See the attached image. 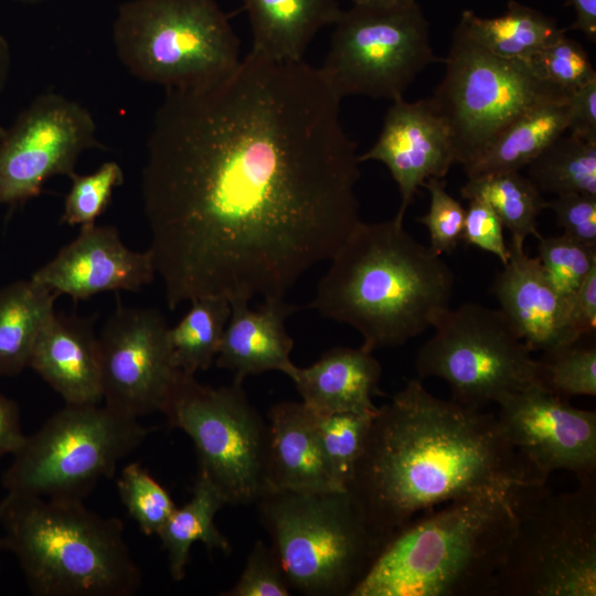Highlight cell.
Segmentation results:
<instances>
[{"instance_id":"836d02e7","label":"cell","mask_w":596,"mask_h":596,"mask_svg":"<svg viewBox=\"0 0 596 596\" xmlns=\"http://www.w3.org/2000/svg\"><path fill=\"white\" fill-rule=\"evenodd\" d=\"M117 490L128 515L146 535H157L177 508L166 488L138 462L123 468Z\"/></svg>"},{"instance_id":"ffe728a7","label":"cell","mask_w":596,"mask_h":596,"mask_svg":"<svg viewBox=\"0 0 596 596\" xmlns=\"http://www.w3.org/2000/svg\"><path fill=\"white\" fill-rule=\"evenodd\" d=\"M29 368L65 404L103 401L99 344L93 318L54 312L36 338Z\"/></svg>"},{"instance_id":"d6986e66","label":"cell","mask_w":596,"mask_h":596,"mask_svg":"<svg viewBox=\"0 0 596 596\" xmlns=\"http://www.w3.org/2000/svg\"><path fill=\"white\" fill-rule=\"evenodd\" d=\"M509 259L496 275L491 290L499 309L531 352L575 342L568 323V301L554 289L538 257L524 242L511 237Z\"/></svg>"},{"instance_id":"f6af8a7d","label":"cell","mask_w":596,"mask_h":596,"mask_svg":"<svg viewBox=\"0 0 596 596\" xmlns=\"http://www.w3.org/2000/svg\"><path fill=\"white\" fill-rule=\"evenodd\" d=\"M575 13L571 30L582 32L589 41H596V0H567Z\"/></svg>"},{"instance_id":"9c48e42d","label":"cell","mask_w":596,"mask_h":596,"mask_svg":"<svg viewBox=\"0 0 596 596\" xmlns=\"http://www.w3.org/2000/svg\"><path fill=\"white\" fill-rule=\"evenodd\" d=\"M149 433L139 418L105 404H65L25 437L2 486L7 492L84 500Z\"/></svg>"},{"instance_id":"7c38bea8","label":"cell","mask_w":596,"mask_h":596,"mask_svg":"<svg viewBox=\"0 0 596 596\" xmlns=\"http://www.w3.org/2000/svg\"><path fill=\"white\" fill-rule=\"evenodd\" d=\"M418 349L419 379L446 381L453 401L475 409L536 383V359L500 309L477 302L444 309Z\"/></svg>"},{"instance_id":"6da1fadb","label":"cell","mask_w":596,"mask_h":596,"mask_svg":"<svg viewBox=\"0 0 596 596\" xmlns=\"http://www.w3.org/2000/svg\"><path fill=\"white\" fill-rule=\"evenodd\" d=\"M340 102L319 68L253 51L213 84L166 89L141 194L169 309L283 298L336 254L361 221Z\"/></svg>"},{"instance_id":"484cf974","label":"cell","mask_w":596,"mask_h":596,"mask_svg":"<svg viewBox=\"0 0 596 596\" xmlns=\"http://www.w3.org/2000/svg\"><path fill=\"white\" fill-rule=\"evenodd\" d=\"M457 29L492 54L522 61H529L566 33L553 18L514 0L509 1L507 11L496 18L462 11Z\"/></svg>"},{"instance_id":"603a6c76","label":"cell","mask_w":596,"mask_h":596,"mask_svg":"<svg viewBox=\"0 0 596 596\" xmlns=\"http://www.w3.org/2000/svg\"><path fill=\"white\" fill-rule=\"evenodd\" d=\"M382 368L373 352L360 347H336L306 368L296 366L289 376L301 402L318 414L376 413L372 396Z\"/></svg>"},{"instance_id":"8fae6325","label":"cell","mask_w":596,"mask_h":596,"mask_svg":"<svg viewBox=\"0 0 596 596\" xmlns=\"http://www.w3.org/2000/svg\"><path fill=\"white\" fill-rule=\"evenodd\" d=\"M333 24L319 71L340 99L364 95L393 102L429 64L443 62L416 0L353 3Z\"/></svg>"},{"instance_id":"d590c367","label":"cell","mask_w":596,"mask_h":596,"mask_svg":"<svg viewBox=\"0 0 596 596\" xmlns=\"http://www.w3.org/2000/svg\"><path fill=\"white\" fill-rule=\"evenodd\" d=\"M65 196L61 223L81 227L96 224L110 204L114 189L124 182V172L116 161L104 162L91 174L74 173Z\"/></svg>"},{"instance_id":"ac0fdd59","label":"cell","mask_w":596,"mask_h":596,"mask_svg":"<svg viewBox=\"0 0 596 596\" xmlns=\"http://www.w3.org/2000/svg\"><path fill=\"white\" fill-rule=\"evenodd\" d=\"M156 275L149 251L135 252L113 225L81 227L76 238L38 269L32 278L74 301L116 290H139Z\"/></svg>"},{"instance_id":"277c9868","label":"cell","mask_w":596,"mask_h":596,"mask_svg":"<svg viewBox=\"0 0 596 596\" xmlns=\"http://www.w3.org/2000/svg\"><path fill=\"white\" fill-rule=\"evenodd\" d=\"M515 528L509 490L449 501L391 536L350 596H492Z\"/></svg>"},{"instance_id":"f35d334b","label":"cell","mask_w":596,"mask_h":596,"mask_svg":"<svg viewBox=\"0 0 596 596\" xmlns=\"http://www.w3.org/2000/svg\"><path fill=\"white\" fill-rule=\"evenodd\" d=\"M291 588L272 546L257 540L238 581L224 596H288Z\"/></svg>"},{"instance_id":"60d3db41","label":"cell","mask_w":596,"mask_h":596,"mask_svg":"<svg viewBox=\"0 0 596 596\" xmlns=\"http://www.w3.org/2000/svg\"><path fill=\"white\" fill-rule=\"evenodd\" d=\"M564 234L585 244L596 245V194L567 193L547 202Z\"/></svg>"},{"instance_id":"9a60e30c","label":"cell","mask_w":596,"mask_h":596,"mask_svg":"<svg viewBox=\"0 0 596 596\" xmlns=\"http://www.w3.org/2000/svg\"><path fill=\"white\" fill-rule=\"evenodd\" d=\"M104 404L139 418L162 412L181 371L156 309L118 305L98 336Z\"/></svg>"},{"instance_id":"3957f363","label":"cell","mask_w":596,"mask_h":596,"mask_svg":"<svg viewBox=\"0 0 596 596\" xmlns=\"http://www.w3.org/2000/svg\"><path fill=\"white\" fill-rule=\"evenodd\" d=\"M329 260L311 307L354 328L372 352L418 337L449 307L453 270L395 216L360 221Z\"/></svg>"},{"instance_id":"c3c4849f","label":"cell","mask_w":596,"mask_h":596,"mask_svg":"<svg viewBox=\"0 0 596 596\" xmlns=\"http://www.w3.org/2000/svg\"><path fill=\"white\" fill-rule=\"evenodd\" d=\"M17 1L26 2V3H38V2H43L47 0H17Z\"/></svg>"},{"instance_id":"7402d4cb","label":"cell","mask_w":596,"mask_h":596,"mask_svg":"<svg viewBox=\"0 0 596 596\" xmlns=\"http://www.w3.org/2000/svg\"><path fill=\"white\" fill-rule=\"evenodd\" d=\"M266 423V491L337 490L328 472L315 413L310 408L302 402H279L269 408Z\"/></svg>"},{"instance_id":"f1b7e54d","label":"cell","mask_w":596,"mask_h":596,"mask_svg":"<svg viewBox=\"0 0 596 596\" xmlns=\"http://www.w3.org/2000/svg\"><path fill=\"white\" fill-rule=\"evenodd\" d=\"M464 199H479L497 213L513 238L539 237L536 223L547 201L538 187L520 171L489 173L468 178L462 185Z\"/></svg>"},{"instance_id":"44dd1931","label":"cell","mask_w":596,"mask_h":596,"mask_svg":"<svg viewBox=\"0 0 596 596\" xmlns=\"http://www.w3.org/2000/svg\"><path fill=\"white\" fill-rule=\"evenodd\" d=\"M231 315L225 327L215 363L243 382L249 375L279 371L288 377L296 365L290 353L294 340L286 330V319L298 308L283 298L264 299L257 310L247 300L231 301Z\"/></svg>"},{"instance_id":"7a4b0ae2","label":"cell","mask_w":596,"mask_h":596,"mask_svg":"<svg viewBox=\"0 0 596 596\" xmlns=\"http://www.w3.org/2000/svg\"><path fill=\"white\" fill-rule=\"evenodd\" d=\"M525 483L545 482L497 415L438 398L418 377L379 407L348 491L386 543L428 510Z\"/></svg>"},{"instance_id":"681fc988","label":"cell","mask_w":596,"mask_h":596,"mask_svg":"<svg viewBox=\"0 0 596 596\" xmlns=\"http://www.w3.org/2000/svg\"><path fill=\"white\" fill-rule=\"evenodd\" d=\"M6 551L4 550V545H3V539H2V535H1V532H0V556H1V553Z\"/></svg>"},{"instance_id":"ee69618b","label":"cell","mask_w":596,"mask_h":596,"mask_svg":"<svg viewBox=\"0 0 596 596\" xmlns=\"http://www.w3.org/2000/svg\"><path fill=\"white\" fill-rule=\"evenodd\" d=\"M20 408L17 402L0 394V458L13 455L23 445Z\"/></svg>"},{"instance_id":"cb8c5ba5","label":"cell","mask_w":596,"mask_h":596,"mask_svg":"<svg viewBox=\"0 0 596 596\" xmlns=\"http://www.w3.org/2000/svg\"><path fill=\"white\" fill-rule=\"evenodd\" d=\"M249 19L252 51L298 62L317 32L341 13L338 0H241Z\"/></svg>"},{"instance_id":"4316f807","label":"cell","mask_w":596,"mask_h":596,"mask_svg":"<svg viewBox=\"0 0 596 596\" xmlns=\"http://www.w3.org/2000/svg\"><path fill=\"white\" fill-rule=\"evenodd\" d=\"M58 296L32 277L0 289V377L29 368L36 338Z\"/></svg>"},{"instance_id":"b9f144b4","label":"cell","mask_w":596,"mask_h":596,"mask_svg":"<svg viewBox=\"0 0 596 596\" xmlns=\"http://www.w3.org/2000/svg\"><path fill=\"white\" fill-rule=\"evenodd\" d=\"M567 130L578 138L596 141V79L571 93Z\"/></svg>"},{"instance_id":"f546056e","label":"cell","mask_w":596,"mask_h":596,"mask_svg":"<svg viewBox=\"0 0 596 596\" xmlns=\"http://www.w3.org/2000/svg\"><path fill=\"white\" fill-rule=\"evenodd\" d=\"M190 302L183 318L174 327H169V343L177 369L194 375L207 370L215 361L231 315V304L220 297H203Z\"/></svg>"},{"instance_id":"83f0119b","label":"cell","mask_w":596,"mask_h":596,"mask_svg":"<svg viewBox=\"0 0 596 596\" xmlns=\"http://www.w3.org/2000/svg\"><path fill=\"white\" fill-rule=\"evenodd\" d=\"M225 504L219 489L199 471L191 499L183 507L175 508L157 534L167 552L170 576L174 582L184 578L190 551L195 542H202L209 551L231 552L228 539L214 523L215 514Z\"/></svg>"},{"instance_id":"30bf717a","label":"cell","mask_w":596,"mask_h":596,"mask_svg":"<svg viewBox=\"0 0 596 596\" xmlns=\"http://www.w3.org/2000/svg\"><path fill=\"white\" fill-rule=\"evenodd\" d=\"M443 62L445 75L430 99L450 129L456 163L462 167L523 113L571 95L540 77L529 61L492 54L457 28Z\"/></svg>"},{"instance_id":"5b68a950","label":"cell","mask_w":596,"mask_h":596,"mask_svg":"<svg viewBox=\"0 0 596 596\" xmlns=\"http://www.w3.org/2000/svg\"><path fill=\"white\" fill-rule=\"evenodd\" d=\"M0 532L35 596H131L141 586L121 520L81 499L7 492Z\"/></svg>"},{"instance_id":"e0dca14e","label":"cell","mask_w":596,"mask_h":596,"mask_svg":"<svg viewBox=\"0 0 596 596\" xmlns=\"http://www.w3.org/2000/svg\"><path fill=\"white\" fill-rule=\"evenodd\" d=\"M370 160L382 162L397 184L401 205L395 217L404 222L406 210L424 182L444 179L456 163L450 129L430 97L393 100L377 140L359 155L360 163Z\"/></svg>"},{"instance_id":"1f68e13d","label":"cell","mask_w":596,"mask_h":596,"mask_svg":"<svg viewBox=\"0 0 596 596\" xmlns=\"http://www.w3.org/2000/svg\"><path fill=\"white\" fill-rule=\"evenodd\" d=\"M375 414L315 413L321 450L337 490H348Z\"/></svg>"},{"instance_id":"7dc6e473","label":"cell","mask_w":596,"mask_h":596,"mask_svg":"<svg viewBox=\"0 0 596 596\" xmlns=\"http://www.w3.org/2000/svg\"><path fill=\"white\" fill-rule=\"evenodd\" d=\"M353 3H393L408 0H351Z\"/></svg>"},{"instance_id":"e575fe53","label":"cell","mask_w":596,"mask_h":596,"mask_svg":"<svg viewBox=\"0 0 596 596\" xmlns=\"http://www.w3.org/2000/svg\"><path fill=\"white\" fill-rule=\"evenodd\" d=\"M538 258L554 289L568 301L596 266V245L565 234L538 237Z\"/></svg>"},{"instance_id":"52a82bcc","label":"cell","mask_w":596,"mask_h":596,"mask_svg":"<svg viewBox=\"0 0 596 596\" xmlns=\"http://www.w3.org/2000/svg\"><path fill=\"white\" fill-rule=\"evenodd\" d=\"M509 497L517 528L492 596H595L596 482L564 493L518 485Z\"/></svg>"},{"instance_id":"7bdbcfd3","label":"cell","mask_w":596,"mask_h":596,"mask_svg":"<svg viewBox=\"0 0 596 596\" xmlns=\"http://www.w3.org/2000/svg\"><path fill=\"white\" fill-rule=\"evenodd\" d=\"M568 323L577 339L592 336L596 328V266L568 299Z\"/></svg>"},{"instance_id":"5bb4252c","label":"cell","mask_w":596,"mask_h":596,"mask_svg":"<svg viewBox=\"0 0 596 596\" xmlns=\"http://www.w3.org/2000/svg\"><path fill=\"white\" fill-rule=\"evenodd\" d=\"M105 149L92 114L57 93L39 95L0 138V206H21L54 175L74 174L79 156Z\"/></svg>"},{"instance_id":"8992f818","label":"cell","mask_w":596,"mask_h":596,"mask_svg":"<svg viewBox=\"0 0 596 596\" xmlns=\"http://www.w3.org/2000/svg\"><path fill=\"white\" fill-rule=\"evenodd\" d=\"M291 589L308 596H350L385 542L348 490H268L257 500Z\"/></svg>"},{"instance_id":"ab89813d","label":"cell","mask_w":596,"mask_h":596,"mask_svg":"<svg viewBox=\"0 0 596 596\" xmlns=\"http://www.w3.org/2000/svg\"><path fill=\"white\" fill-rule=\"evenodd\" d=\"M461 240L497 256L502 265L509 259V245L503 236V224L492 207L482 200H468Z\"/></svg>"},{"instance_id":"2e32d148","label":"cell","mask_w":596,"mask_h":596,"mask_svg":"<svg viewBox=\"0 0 596 596\" xmlns=\"http://www.w3.org/2000/svg\"><path fill=\"white\" fill-rule=\"evenodd\" d=\"M498 421L519 456L543 482L557 470L596 482V413L576 408L538 383L502 397Z\"/></svg>"},{"instance_id":"d4e9b609","label":"cell","mask_w":596,"mask_h":596,"mask_svg":"<svg viewBox=\"0 0 596 596\" xmlns=\"http://www.w3.org/2000/svg\"><path fill=\"white\" fill-rule=\"evenodd\" d=\"M567 102L542 104L515 118L475 161L464 167L467 178L525 168L567 130Z\"/></svg>"},{"instance_id":"d6a6232c","label":"cell","mask_w":596,"mask_h":596,"mask_svg":"<svg viewBox=\"0 0 596 596\" xmlns=\"http://www.w3.org/2000/svg\"><path fill=\"white\" fill-rule=\"evenodd\" d=\"M581 340L544 351L536 359L540 386L566 400L596 395V348Z\"/></svg>"},{"instance_id":"4fadbf2b","label":"cell","mask_w":596,"mask_h":596,"mask_svg":"<svg viewBox=\"0 0 596 596\" xmlns=\"http://www.w3.org/2000/svg\"><path fill=\"white\" fill-rule=\"evenodd\" d=\"M242 383L213 387L181 372L161 412L191 438L199 471L226 504L254 503L266 491L267 423Z\"/></svg>"},{"instance_id":"bcb514c9","label":"cell","mask_w":596,"mask_h":596,"mask_svg":"<svg viewBox=\"0 0 596 596\" xmlns=\"http://www.w3.org/2000/svg\"><path fill=\"white\" fill-rule=\"evenodd\" d=\"M11 68V51L7 40L0 35V95L7 84ZM6 132V128L0 125V138Z\"/></svg>"},{"instance_id":"4dcf8cb0","label":"cell","mask_w":596,"mask_h":596,"mask_svg":"<svg viewBox=\"0 0 596 596\" xmlns=\"http://www.w3.org/2000/svg\"><path fill=\"white\" fill-rule=\"evenodd\" d=\"M525 168L541 192L596 194V141L562 135Z\"/></svg>"},{"instance_id":"ba28073f","label":"cell","mask_w":596,"mask_h":596,"mask_svg":"<svg viewBox=\"0 0 596 596\" xmlns=\"http://www.w3.org/2000/svg\"><path fill=\"white\" fill-rule=\"evenodd\" d=\"M113 39L130 74L166 89L213 84L241 62L240 41L215 0H130L118 9Z\"/></svg>"},{"instance_id":"74e56055","label":"cell","mask_w":596,"mask_h":596,"mask_svg":"<svg viewBox=\"0 0 596 596\" xmlns=\"http://www.w3.org/2000/svg\"><path fill=\"white\" fill-rule=\"evenodd\" d=\"M429 192V207L417 219L429 234V247L438 255L450 254L461 241L466 210L446 190V181L430 178L423 184Z\"/></svg>"},{"instance_id":"8d00e7d4","label":"cell","mask_w":596,"mask_h":596,"mask_svg":"<svg viewBox=\"0 0 596 596\" xmlns=\"http://www.w3.org/2000/svg\"><path fill=\"white\" fill-rule=\"evenodd\" d=\"M529 63L540 77L570 93L596 79L587 52L565 34L542 49Z\"/></svg>"}]
</instances>
